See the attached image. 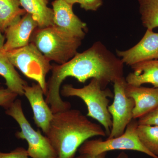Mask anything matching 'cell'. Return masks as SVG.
Listing matches in <instances>:
<instances>
[{
	"mask_svg": "<svg viewBox=\"0 0 158 158\" xmlns=\"http://www.w3.org/2000/svg\"><path fill=\"white\" fill-rule=\"evenodd\" d=\"M123 64L100 41L83 52L77 53L68 62L53 65L52 75L47 82L45 100L54 113L70 108L69 102L64 101L60 95V87L66 78L72 77L81 83L95 79L105 89L110 83L123 77Z\"/></svg>",
	"mask_w": 158,
	"mask_h": 158,
	"instance_id": "1",
	"label": "cell"
},
{
	"mask_svg": "<svg viewBox=\"0 0 158 158\" xmlns=\"http://www.w3.org/2000/svg\"><path fill=\"white\" fill-rule=\"evenodd\" d=\"M58 158H74L79 148L90 138L106 136L100 125L89 120L75 109L54 114L46 134Z\"/></svg>",
	"mask_w": 158,
	"mask_h": 158,
	"instance_id": "2",
	"label": "cell"
},
{
	"mask_svg": "<svg viewBox=\"0 0 158 158\" xmlns=\"http://www.w3.org/2000/svg\"><path fill=\"white\" fill-rule=\"evenodd\" d=\"M82 40L52 26L37 28L31 37V42L50 61L62 65L76 55Z\"/></svg>",
	"mask_w": 158,
	"mask_h": 158,
	"instance_id": "3",
	"label": "cell"
},
{
	"mask_svg": "<svg viewBox=\"0 0 158 158\" xmlns=\"http://www.w3.org/2000/svg\"><path fill=\"white\" fill-rule=\"evenodd\" d=\"M62 96L77 97L81 99L88 109L87 116L97 120L103 127L107 136L112 127V119L108 107L114 94L109 88L102 89L98 81L91 79L88 85L76 88L71 85H65L61 90Z\"/></svg>",
	"mask_w": 158,
	"mask_h": 158,
	"instance_id": "4",
	"label": "cell"
},
{
	"mask_svg": "<svg viewBox=\"0 0 158 158\" xmlns=\"http://www.w3.org/2000/svg\"><path fill=\"white\" fill-rule=\"evenodd\" d=\"M4 53L15 67L27 77L37 82L46 95L47 92L46 78L53 68L51 61L31 42L23 47Z\"/></svg>",
	"mask_w": 158,
	"mask_h": 158,
	"instance_id": "5",
	"label": "cell"
},
{
	"mask_svg": "<svg viewBox=\"0 0 158 158\" xmlns=\"http://www.w3.org/2000/svg\"><path fill=\"white\" fill-rule=\"evenodd\" d=\"M6 113L16 121L20 131L15 133L18 139L27 142L28 154L31 158H57L56 151L46 136H44L40 131H36L31 126L23 110L20 100L16 99L7 110Z\"/></svg>",
	"mask_w": 158,
	"mask_h": 158,
	"instance_id": "6",
	"label": "cell"
},
{
	"mask_svg": "<svg viewBox=\"0 0 158 158\" xmlns=\"http://www.w3.org/2000/svg\"><path fill=\"white\" fill-rule=\"evenodd\" d=\"M138 126V120L134 118L121 135L107 138L105 141L101 138L87 140L79 148L78 152L80 154L97 156L116 150H132L143 153L152 158H158L150 152L141 143L137 132Z\"/></svg>",
	"mask_w": 158,
	"mask_h": 158,
	"instance_id": "7",
	"label": "cell"
},
{
	"mask_svg": "<svg viewBox=\"0 0 158 158\" xmlns=\"http://www.w3.org/2000/svg\"><path fill=\"white\" fill-rule=\"evenodd\" d=\"M114 100L108 107L112 119V127L108 138H116L121 135L128 125L134 119L133 110L135 101L127 95L125 88L127 82L124 77L113 82Z\"/></svg>",
	"mask_w": 158,
	"mask_h": 158,
	"instance_id": "8",
	"label": "cell"
},
{
	"mask_svg": "<svg viewBox=\"0 0 158 158\" xmlns=\"http://www.w3.org/2000/svg\"><path fill=\"white\" fill-rule=\"evenodd\" d=\"M123 64L132 66L140 62L158 59V33L147 29L141 40L126 51L116 50Z\"/></svg>",
	"mask_w": 158,
	"mask_h": 158,
	"instance_id": "9",
	"label": "cell"
},
{
	"mask_svg": "<svg viewBox=\"0 0 158 158\" xmlns=\"http://www.w3.org/2000/svg\"><path fill=\"white\" fill-rule=\"evenodd\" d=\"M52 6L53 26L70 36L84 39L87 24L75 14L73 6L62 0H55Z\"/></svg>",
	"mask_w": 158,
	"mask_h": 158,
	"instance_id": "10",
	"label": "cell"
},
{
	"mask_svg": "<svg viewBox=\"0 0 158 158\" xmlns=\"http://www.w3.org/2000/svg\"><path fill=\"white\" fill-rule=\"evenodd\" d=\"M38 23L32 15L27 13L17 22L9 26L5 31L6 41L1 51L6 52L28 45Z\"/></svg>",
	"mask_w": 158,
	"mask_h": 158,
	"instance_id": "11",
	"label": "cell"
},
{
	"mask_svg": "<svg viewBox=\"0 0 158 158\" xmlns=\"http://www.w3.org/2000/svg\"><path fill=\"white\" fill-rule=\"evenodd\" d=\"M23 90L24 95L27 99L33 110L34 123L46 135L54 114L44 98L43 90L37 84L32 86L28 84L25 85Z\"/></svg>",
	"mask_w": 158,
	"mask_h": 158,
	"instance_id": "12",
	"label": "cell"
},
{
	"mask_svg": "<svg viewBox=\"0 0 158 158\" xmlns=\"http://www.w3.org/2000/svg\"><path fill=\"white\" fill-rule=\"evenodd\" d=\"M127 95L135 103L133 117L138 119L149 113L158 105V88H146L130 85L127 83Z\"/></svg>",
	"mask_w": 158,
	"mask_h": 158,
	"instance_id": "13",
	"label": "cell"
},
{
	"mask_svg": "<svg viewBox=\"0 0 158 158\" xmlns=\"http://www.w3.org/2000/svg\"><path fill=\"white\" fill-rule=\"evenodd\" d=\"M131 67L133 72L125 78L128 84L141 86L148 83L158 88V59L140 62Z\"/></svg>",
	"mask_w": 158,
	"mask_h": 158,
	"instance_id": "14",
	"label": "cell"
},
{
	"mask_svg": "<svg viewBox=\"0 0 158 158\" xmlns=\"http://www.w3.org/2000/svg\"><path fill=\"white\" fill-rule=\"evenodd\" d=\"M49 1L19 0L21 6L27 13L32 15L38 23L39 28L53 26V11L48 6Z\"/></svg>",
	"mask_w": 158,
	"mask_h": 158,
	"instance_id": "15",
	"label": "cell"
},
{
	"mask_svg": "<svg viewBox=\"0 0 158 158\" xmlns=\"http://www.w3.org/2000/svg\"><path fill=\"white\" fill-rule=\"evenodd\" d=\"M0 75L5 79L7 88L18 96L24 95V86L27 83L22 78L6 54L1 50Z\"/></svg>",
	"mask_w": 158,
	"mask_h": 158,
	"instance_id": "16",
	"label": "cell"
},
{
	"mask_svg": "<svg viewBox=\"0 0 158 158\" xmlns=\"http://www.w3.org/2000/svg\"><path fill=\"white\" fill-rule=\"evenodd\" d=\"M19 0H0V31L5 32L27 13L20 8Z\"/></svg>",
	"mask_w": 158,
	"mask_h": 158,
	"instance_id": "17",
	"label": "cell"
},
{
	"mask_svg": "<svg viewBox=\"0 0 158 158\" xmlns=\"http://www.w3.org/2000/svg\"><path fill=\"white\" fill-rule=\"evenodd\" d=\"M142 24L148 30L158 27V0H137Z\"/></svg>",
	"mask_w": 158,
	"mask_h": 158,
	"instance_id": "18",
	"label": "cell"
},
{
	"mask_svg": "<svg viewBox=\"0 0 158 158\" xmlns=\"http://www.w3.org/2000/svg\"><path fill=\"white\" fill-rule=\"evenodd\" d=\"M137 132L142 144L150 152L158 157V126L138 125Z\"/></svg>",
	"mask_w": 158,
	"mask_h": 158,
	"instance_id": "19",
	"label": "cell"
},
{
	"mask_svg": "<svg viewBox=\"0 0 158 158\" xmlns=\"http://www.w3.org/2000/svg\"><path fill=\"white\" fill-rule=\"evenodd\" d=\"M18 96L8 88H0V107L7 110Z\"/></svg>",
	"mask_w": 158,
	"mask_h": 158,
	"instance_id": "20",
	"label": "cell"
},
{
	"mask_svg": "<svg viewBox=\"0 0 158 158\" xmlns=\"http://www.w3.org/2000/svg\"><path fill=\"white\" fill-rule=\"evenodd\" d=\"M138 125L158 126V105L149 113L138 118Z\"/></svg>",
	"mask_w": 158,
	"mask_h": 158,
	"instance_id": "21",
	"label": "cell"
},
{
	"mask_svg": "<svg viewBox=\"0 0 158 158\" xmlns=\"http://www.w3.org/2000/svg\"><path fill=\"white\" fill-rule=\"evenodd\" d=\"M77 3L86 11H96L102 5L103 0H77Z\"/></svg>",
	"mask_w": 158,
	"mask_h": 158,
	"instance_id": "22",
	"label": "cell"
},
{
	"mask_svg": "<svg viewBox=\"0 0 158 158\" xmlns=\"http://www.w3.org/2000/svg\"><path fill=\"white\" fill-rule=\"evenodd\" d=\"M0 158H30L27 150L18 147L9 152H0Z\"/></svg>",
	"mask_w": 158,
	"mask_h": 158,
	"instance_id": "23",
	"label": "cell"
},
{
	"mask_svg": "<svg viewBox=\"0 0 158 158\" xmlns=\"http://www.w3.org/2000/svg\"><path fill=\"white\" fill-rule=\"evenodd\" d=\"M107 152L103 153L97 156H92L88 154H80V155L74 158H106Z\"/></svg>",
	"mask_w": 158,
	"mask_h": 158,
	"instance_id": "24",
	"label": "cell"
},
{
	"mask_svg": "<svg viewBox=\"0 0 158 158\" xmlns=\"http://www.w3.org/2000/svg\"><path fill=\"white\" fill-rule=\"evenodd\" d=\"M5 37L2 34V32L0 31V50L2 48L3 45L5 42Z\"/></svg>",
	"mask_w": 158,
	"mask_h": 158,
	"instance_id": "25",
	"label": "cell"
},
{
	"mask_svg": "<svg viewBox=\"0 0 158 158\" xmlns=\"http://www.w3.org/2000/svg\"><path fill=\"white\" fill-rule=\"evenodd\" d=\"M106 158H107L106 157ZM114 158H129L127 154L124 152L120 153L117 156Z\"/></svg>",
	"mask_w": 158,
	"mask_h": 158,
	"instance_id": "26",
	"label": "cell"
},
{
	"mask_svg": "<svg viewBox=\"0 0 158 158\" xmlns=\"http://www.w3.org/2000/svg\"><path fill=\"white\" fill-rule=\"evenodd\" d=\"M62 1H64L65 2L68 3L69 5L73 6V5H74L75 4L77 3V0H62Z\"/></svg>",
	"mask_w": 158,
	"mask_h": 158,
	"instance_id": "27",
	"label": "cell"
},
{
	"mask_svg": "<svg viewBox=\"0 0 158 158\" xmlns=\"http://www.w3.org/2000/svg\"></svg>",
	"mask_w": 158,
	"mask_h": 158,
	"instance_id": "28",
	"label": "cell"
}]
</instances>
